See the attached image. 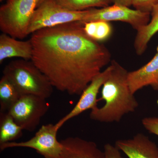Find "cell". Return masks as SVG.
I'll return each mask as SVG.
<instances>
[{"label":"cell","instance_id":"6da1fadb","mask_svg":"<svg viewBox=\"0 0 158 158\" xmlns=\"http://www.w3.org/2000/svg\"><path fill=\"white\" fill-rule=\"evenodd\" d=\"M31 61L54 88L70 95H81L102 69L111 62V54L85 34L81 22L40 29L32 34Z\"/></svg>","mask_w":158,"mask_h":158},{"label":"cell","instance_id":"7402d4cb","mask_svg":"<svg viewBox=\"0 0 158 158\" xmlns=\"http://www.w3.org/2000/svg\"><path fill=\"white\" fill-rule=\"evenodd\" d=\"M133 0H112L113 4H118L122 6L130 7L132 6Z\"/></svg>","mask_w":158,"mask_h":158},{"label":"cell","instance_id":"ba28073f","mask_svg":"<svg viewBox=\"0 0 158 158\" xmlns=\"http://www.w3.org/2000/svg\"><path fill=\"white\" fill-rule=\"evenodd\" d=\"M151 13L130 9V7L113 4L100 9L93 8L88 17L83 22L85 23L95 21H120L126 23L138 31L149 22Z\"/></svg>","mask_w":158,"mask_h":158},{"label":"cell","instance_id":"ac0fdd59","mask_svg":"<svg viewBox=\"0 0 158 158\" xmlns=\"http://www.w3.org/2000/svg\"><path fill=\"white\" fill-rule=\"evenodd\" d=\"M60 6L71 11H81L110 6L112 0H55Z\"/></svg>","mask_w":158,"mask_h":158},{"label":"cell","instance_id":"9c48e42d","mask_svg":"<svg viewBox=\"0 0 158 158\" xmlns=\"http://www.w3.org/2000/svg\"><path fill=\"white\" fill-rule=\"evenodd\" d=\"M113 65L111 63L104 70L92 79L82 92L78 101L72 110L55 124L57 129L59 130L66 122L71 118L76 117L87 110H91L98 106V94L111 73Z\"/></svg>","mask_w":158,"mask_h":158},{"label":"cell","instance_id":"ffe728a7","mask_svg":"<svg viewBox=\"0 0 158 158\" xmlns=\"http://www.w3.org/2000/svg\"><path fill=\"white\" fill-rule=\"evenodd\" d=\"M141 122L148 132L158 136V117H145Z\"/></svg>","mask_w":158,"mask_h":158},{"label":"cell","instance_id":"277c9868","mask_svg":"<svg viewBox=\"0 0 158 158\" xmlns=\"http://www.w3.org/2000/svg\"><path fill=\"white\" fill-rule=\"evenodd\" d=\"M40 0H8L0 7V30L16 39L28 36L30 22Z\"/></svg>","mask_w":158,"mask_h":158},{"label":"cell","instance_id":"e0dca14e","mask_svg":"<svg viewBox=\"0 0 158 158\" xmlns=\"http://www.w3.org/2000/svg\"><path fill=\"white\" fill-rule=\"evenodd\" d=\"M85 34L91 39L100 43L109 39L113 33L110 22L95 21L83 23Z\"/></svg>","mask_w":158,"mask_h":158},{"label":"cell","instance_id":"2e32d148","mask_svg":"<svg viewBox=\"0 0 158 158\" xmlns=\"http://www.w3.org/2000/svg\"><path fill=\"white\" fill-rule=\"evenodd\" d=\"M21 95L14 84L3 75L0 80V112H7Z\"/></svg>","mask_w":158,"mask_h":158},{"label":"cell","instance_id":"3957f363","mask_svg":"<svg viewBox=\"0 0 158 158\" xmlns=\"http://www.w3.org/2000/svg\"><path fill=\"white\" fill-rule=\"evenodd\" d=\"M3 73L21 95L32 94L47 99L52 94L54 87L49 80L31 61L13 60L5 66Z\"/></svg>","mask_w":158,"mask_h":158},{"label":"cell","instance_id":"7a4b0ae2","mask_svg":"<svg viewBox=\"0 0 158 158\" xmlns=\"http://www.w3.org/2000/svg\"><path fill=\"white\" fill-rule=\"evenodd\" d=\"M113 69L102 88L101 100L104 105L90 111V118L99 122H118L123 116L134 113L139 104L129 86V72L115 60H112Z\"/></svg>","mask_w":158,"mask_h":158},{"label":"cell","instance_id":"d6986e66","mask_svg":"<svg viewBox=\"0 0 158 158\" xmlns=\"http://www.w3.org/2000/svg\"><path fill=\"white\" fill-rule=\"evenodd\" d=\"M158 4V0H133L132 6L136 10L151 13Z\"/></svg>","mask_w":158,"mask_h":158},{"label":"cell","instance_id":"9a60e30c","mask_svg":"<svg viewBox=\"0 0 158 158\" xmlns=\"http://www.w3.org/2000/svg\"><path fill=\"white\" fill-rule=\"evenodd\" d=\"M23 131L10 114L7 112H0V144L21 138Z\"/></svg>","mask_w":158,"mask_h":158},{"label":"cell","instance_id":"4fadbf2b","mask_svg":"<svg viewBox=\"0 0 158 158\" xmlns=\"http://www.w3.org/2000/svg\"><path fill=\"white\" fill-rule=\"evenodd\" d=\"M33 46L31 40L21 41L3 33L0 35V63L7 59L19 58L31 60Z\"/></svg>","mask_w":158,"mask_h":158},{"label":"cell","instance_id":"5b68a950","mask_svg":"<svg viewBox=\"0 0 158 158\" xmlns=\"http://www.w3.org/2000/svg\"><path fill=\"white\" fill-rule=\"evenodd\" d=\"M90 11L91 9L71 11L60 6L55 0H40L30 22L28 35L40 29L75 22H83Z\"/></svg>","mask_w":158,"mask_h":158},{"label":"cell","instance_id":"52a82bcc","mask_svg":"<svg viewBox=\"0 0 158 158\" xmlns=\"http://www.w3.org/2000/svg\"><path fill=\"white\" fill-rule=\"evenodd\" d=\"M58 131L55 124L43 125L30 140L0 144V149L3 151L12 148H28L35 150L44 158H58L62 148V143L57 139Z\"/></svg>","mask_w":158,"mask_h":158},{"label":"cell","instance_id":"7c38bea8","mask_svg":"<svg viewBox=\"0 0 158 158\" xmlns=\"http://www.w3.org/2000/svg\"><path fill=\"white\" fill-rule=\"evenodd\" d=\"M62 151L58 158H105V153L93 141L79 137L61 140Z\"/></svg>","mask_w":158,"mask_h":158},{"label":"cell","instance_id":"8992f818","mask_svg":"<svg viewBox=\"0 0 158 158\" xmlns=\"http://www.w3.org/2000/svg\"><path fill=\"white\" fill-rule=\"evenodd\" d=\"M49 108L46 99L23 94L7 112L23 130L32 132L38 126Z\"/></svg>","mask_w":158,"mask_h":158},{"label":"cell","instance_id":"603a6c76","mask_svg":"<svg viewBox=\"0 0 158 158\" xmlns=\"http://www.w3.org/2000/svg\"><path fill=\"white\" fill-rule=\"evenodd\" d=\"M3 1H4V0H0V2H2Z\"/></svg>","mask_w":158,"mask_h":158},{"label":"cell","instance_id":"8fae6325","mask_svg":"<svg viewBox=\"0 0 158 158\" xmlns=\"http://www.w3.org/2000/svg\"><path fill=\"white\" fill-rule=\"evenodd\" d=\"M128 81L134 94L147 86L158 91V46L155 55L149 62L137 70L129 72Z\"/></svg>","mask_w":158,"mask_h":158},{"label":"cell","instance_id":"5bb4252c","mask_svg":"<svg viewBox=\"0 0 158 158\" xmlns=\"http://www.w3.org/2000/svg\"><path fill=\"white\" fill-rule=\"evenodd\" d=\"M158 32V4L155 6L151 13L149 22L137 31L134 42L136 53L142 55L147 48L152 38Z\"/></svg>","mask_w":158,"mask_h":158},{"label":"cell","instance_id":"30bf717a","mask_svg":"<svg viewBox=\"0 0 158 158\" xmlns=\"http://www.w3.org/2000/svg\"><path fill=\"white\" fill-rule=\"evenodd\" d=\"M115 146L128 158H158V146L142 133L130 139L117 140Z\"/></svg>","mask_w":158,"mask_h":158},{"label":"cell","instance_id":"44dd1931","mask_svg":"<svg viewBox=\"0 0 158 158\" xmlns=\"http://www.w3.org/2000/svg\"><path fill=\"white\" fill-rule=\"evenodd\" d=\"M104 148L105 158H124L121 156L120 151L115 145L107 143Z\"/></svg>","mask_w":158,"mask_h":158}]
</instances>
